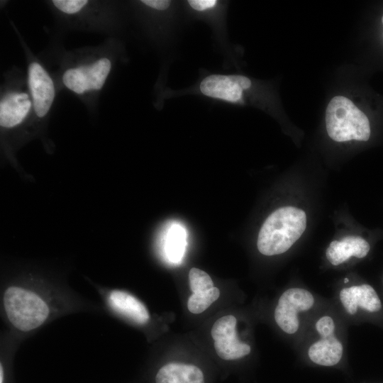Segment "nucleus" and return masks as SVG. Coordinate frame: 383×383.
<instances>
[{
	"instance_id": "nucleus-1",
	"label": "nucleus",
	"mask_w": 383,
	"mask_h": 383,
	"mask_svg": "<svg viewBox=\"0 0 383 383\" xmlns=\"http://www.w3.org/2000/svg\"><path fill=\"white\" fill-rule=\"evenodd\" d=\"M306 227L304 210L287 206L270 213L258 233L257 247L267 256L287 252L302 235Z\"/></svg>"
},
{
	"instance_id": "nucleus-2",
	"label": "nucleus",
	"mask_w": 383,
	"mask_h": 383,
	"mask_svg": "<svg viewBox=\"0 0 383 383\" xmlns=\"http://www.w3.org/2000/svg\"><path fill=\"white\" fill-rule=\"evenodd\" d=\"M326 125L329 137L337 142L367 141L370 136V126L366 115L343 96H335L329 102L326 111Z\"/></svg>"
},
{
	"instance_id": "nucleus-3",
	"label": "nucleus",
	"mask_w": 383,
	"mask_h": 383,
	"mask_svg": "<svg viewBox=\"0 0 383 383\" xmlns=\"http://www.w3.org/2000/svg\"><path fill=\"white\" fill-rule=\"evenodd\" d=\"M3 304L9 322L22 332L39 328L50 313L48 304L39 294L21 287H9L4 293Z\"/></svg>"
},
{
	"instance_id": "nucleus-4",
	"label": "nucleus",
	"mask_w": 383,
	"mask_h": 383,
	"mask_svg": "<svg viewBox=\"0 0 383 383\" xmlns=\"http://www.w3.org/2000/svg\"><path fill=\"white\" fill-rule=\"evenodd\" d=\"M315 304V298L309 290L292 287L279 296L274 312L277 325L285 333L293 335L300 328V316L310 311Z\"/></svg>"
},
{
	"instance_id": "nucleus-5",
	"label": "nucleus",
	"mask_w": 383,
	"mask_h": 383,
	"mask_svg": "<svg viewBox=\"0 0 383 383\" xmlns=\"http://www.w3.org/2000/svg\"><path fill=\"white\" fill-rule=\"evenodd\" d=\"M315 329L318 338L308 348L309 358L321 366L337 365L342 359L344 347L336 335L334 319L329 315L321 316L315 323Z\"/></svg>"
},
{
	"instance_id": "nucleus-6",
	"label": "nucleus",
	"mask_w": 383,
	"mask_h": 383,
	"mask_svg": "<svg viewBox=\"0 0 383 383\" xmlns=\"http://www.w3.org/2000/svg\"><path fill=\"white\" fill-rule=\"evenodd\" d=\"M111 67V62L108 58H101L91 65L67 70L62 81L67 88L76 94L99 90L104 86Z\"/></svg>"
},
{
	"instance_id": "nucleus-7",
	"label": "nucleus",
	"mask_w": 383,
	"mask_h": 383,
	"mask_svg": "<svg viewBox=\"0 0 383 383\" xmlns=\"http://www.w3.org/2000/svg\"><path fill=\"white\" fill-rule=\"evenodd\" d=\"M28 79L35 114L38 117H43L49 111L54 101L53 82L45 70L36 62L29 65Z\"/></svg>"
},
{
	"instance_id": "nucleus-8",
	"label": "nucleus",
	"mask_w": 383,
	"mask_h": 383,
	"mask_svg": "<svg viewBox=\"0 0 383 383\" xmlns=\"http://www.w3.org/2000/svg\"><path fill=\"white\" fill-rule=\"evenodd\" d=\"M189 13L196 19L207 22L214 35L224 45L226 40V11L227 4L218 0H188L185 2Z\"/></svg>"
},
{
	"instance_id": "nucleus-9",
	"label": "nucleus",
	"mask_w": 383,
	"mask_h": 383,
	"mask_svg": "<svg viewBox=\"0 0 383 383\" xmlns=\"http://www.w3.org/2000/svg\"><path fill=\"white\" fill-rule=\"evenodd\" d=\"M338 296L342 307L349 315H355L359 310L374 313L382 309L377 293L367 284L344 287Z\"/></svg>"
},
{
	"instance_id": "nucleus-10",
	"label": "nucleus",
	"mask_w": 383,
	"mask_h": 383,
	"mask_svg": "<svg viewBox=\"0 0 383 383\" xmlns=\"http://www.w3.org/2000/svg\"><path fill=\"white\" fill-rule=\"evenodd\" d=\"M370 249L368 242L360 237L348 235L340 240H333L326 250L328 262L334 265H339L348 261L351 257L363 258Z\"/></svg>"
},
{
	"instance_id": "nucleus-11",
	"label": "nucleus",
	"mask_w": 383,
	"mask_h": 383,
	"mask_svg": "<svg viewBox=\"0 0 383 383\" xmlns=\"http://www.w3.org/2000/svg\"><path fill=\"white\" fill-rule=\"evenodd\" d=\"M108 301L113 310L138 324H145L150 319V313L145 304L128 292L112 290L108 295Z\"/></svg>"
},
{
	"instance_id": "nucleus-12",
	"label": "nucleus",
	"mask_w": 383,
	"mask_h": 383,
	"mask_svg": "<svg viewBox=\"0 0 383 383\" xmlns=\"http://www.w3.org/2000/svg\"><path fill=\"white\" fill-rule=\"evenodd\" d=\"M32 103L24 92H13L5 96L0 103V125L11 128L21 123L30 111Z\"/></svg>"
},
{
	"instance_id": "nucleus-13",
	"label": "nucleus",
	"mask_w": 383,
	"mask_h": 383,
	"mask_svg": "<svg viewBox=\"0 0 383 383\" xmlns=\"http://www.w3.org/2000/svg\"><path fill=\"white\" fill-rule=\"evenodd\" d=\"M156 383H204L202 371L193 365L168 363L155 377Z\"/></svg>"
},
{
	"instance_id": "nucleus-14",
	"label": "nucleus",
	"mask_w": 383,
	"mask_h": 383,
	"mask_svg": "<svg viewBox=\"0 0 383 383\" xmlns=\"http://www.w3.org/2000/svg\"><path fill=\"white\" fill-rule=\"evenodd\" d=\"M187 243V233L184 228L177 223L169 224L161 237L162 252L172 263H179L184 255Z\"/></svg>"
},
{
	"instance_id": "nucleus-15",
	"label": "nucleus",
	"mask_w": 383,
	"mask_h": 383,
	"mask_svg": "<svg viewBox=\"0 0 383 383\" xmlns=\"http://www.w3.org/2000/svg\"><path fill=\"white\" fill-rule=\"evenodd\" d=\"M214 348L217 355L225 360L240 359L250 353V346L240 341L238 336L215 340Z\"/></svg>"
},
{
	"instance_id": "nucleus-16",
	"label": "nucleus",
	"mask_w": 383,
	"mask_h": 383,
	"mask_svg": "<svg viewBox=\"0 0 383 383\" xmlns=\"http://www.w3.org/2000/svg\"><path fill=\"white\" fill-rule=\"evenodd\" d=\"M219 296L220 291L216 287L204 292L192 293L189 297L187 308L192 313H201L207 309Z\"/></svg>"
},
{
	"instance_id": "nucleus-17",
	"label": "nucleus",
	"mask_w": 383,
	"mask_h": 383,
	"mask_svg": "<svg viewBox=\"0 0 383 383\" xmlns=\"http://www.w3.org/2000/svg\"><path fill=\"white\" fill-rule=\"evenodd\" d=\"M237 320L233 315H226L217 319L211 330V335L215 340L233 338L237 335Z\"/></svg>"
},
{
	"instance_id": "nucleus-18",
	"label": "nucleus",
	"mask_w": 383,
	"mask_h": 383,
	"mask_svg": "<svg viewBox=\"0 0 383 383\" xmlns=\"http://www.w3.org/2000/svg\"><path fill=\"white\" fill-rule=\"evenodd\" d=\"M189 282L192 293L206 292L213 287L210 276L204 271L193 267L189 272Z\"/></svg>"
},
{
	"instance_id": "nucleus-19",
	"label": "nucleus",
	"mask_w": 383,
	"mask_h": 383,
	"mask_svg": "<svg viewBox=\"0 0 383 383\" xmlns=\"http://www.w3.org/2000/svg\"><path fill=\"white\" fill-rule=\"evenodd\" d=\"M54 6L67 14H74L81 11L87 4L86 0H55Z\"/></svg>"
},
{
	"instance_id": "nucleus-20",
	"label": "nucleus",
	"mask_w": 383,
	"mask_h": 383,
	"mask_svg": "<svg viewBox=\"0 0 383 383\" xmlns=\"http://www.w3.org/2000/svg\"><path fill=\"white\" fill-rule=\"evenodd\" d=\"M3 379H4V371H3V367L1 364L0 365V383H3Z\"/></svg>"
},
{
	"instance_id": "nucleus-21",
	"label": "nucleus",
	"mask_w": 383,
	"mask_h": 383,
	"mask_svg": "<svg viewBox=\"0 0 383 383\" xmlns=\"http://www.w3.org/2000/svg\"><path fill=\"white\" fill-rule=\"evenodd\" d=\"M382 23H383V16H382Z\"/></svg>"
}]
</instances>
